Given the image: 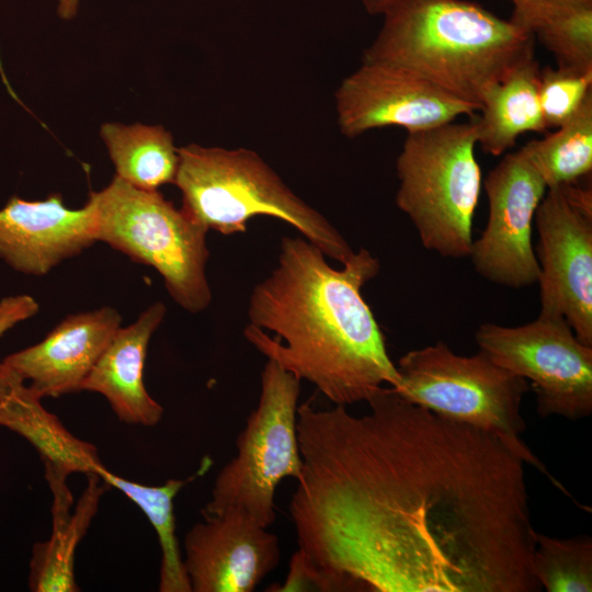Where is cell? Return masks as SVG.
<instances>
[{
    "label": "cell",
    "mask_w": 592,
    "mask_h": 592,
    "mask_svg": "<svg viewBox=\"0 0 592 592\" xmlns=\"http://www.w3.org/2000/svg\"><path fill=\"white\" fill-rule=\"evenodd\" d=\"M0 426L25 439L38 453L45 478L68 479L72 474H98L109 469L96 447L72 435L42 398L12 368L0 361Z\"/></svg>",
    "instance_id": "17"
},
{
    "label": "cell",
    "mask_w": 592,
    "mask_h": 592,
    "mask_svg": "<svg viewBox=\"0 0 592 592\" xmlns=\"http://www.w3.org/2000/svg\"><path fill=\"white\" fill-rule=\"evenodd\" d=\"M534 224L540 312L565 318L592 346V192L578 183L549 187Z\"/></svg>",
    "instance_id": "10"
},
{
    "label": "cell",
    "mask_w": 592,
    "mask_h": 592,
    "mask_svg": "<svg viewBox=\"0 0 592 592\" xmlns=\"http://www.w3.org/2000/svg\"><path fill=\"white\" fill-rule=\"evenodd\" d=\"M488 219L469 257L483 278L510 288L538 282L539 264L532 241L536 209L547 184L522 147L505 155L483 180Z\"/></svg>",
    "instance_id": "11"
},
{
    "label": "cell",
    "mask_w": 592,
    "mask_h": 592,
    "mask_svg": "<svg viewBox=\"0 0 592 592\" xmlns=\"http://www.w3.org/2000/svg\"><path fill=\"white\" fill-rule=\"evenodd\" d=\"M401 0H362L365 11L371 15H383Z\"/></svg>",
    "instance_id": "29"
},
{
    "label": "cell",
    "mask_w": 592,
    "mask_h": 592,
    "mask_svg": "<svg viewBox=\"0 0 592 592\" xmlns=\"http://www.w3.org/2000/svg\"><path fill=\"white\" fill-rule=\"evenodd\" d=\"M560 68L592 72V5L562 14L539 26L534 36Z\"/></svg>",
    "instance_id": "24"
},
{
    "label": "cell",
    "mask_w": 592,
    "mask_h": 592,
    "mask_svg": "<svg viewBox=\"0 0 592 592\" xmlns=\"http://www.w3.org/2000/svg\"><path fill=\"white\" fill-rule=\"evenodd\" d=\"M89 198L96 241L157 270L171 298L186 311L198 314L210 305L205 227L158 190L138 189L117 175Z\"/></svg>",
    "instance_id": "6"
},
{
    "label": "cell",
    "mask_w": 592,
    "mask_h": 592,
    "mask_svg": "<svg viewBox=\"0 0 592 592\" xmlns=\"http://www.w3.org/2000/svg\"><path fill=\"white\" fill-rule=\"evenodd\" d=\"M592 72L560 67L539 70L538 98L546 127L558 128L570 121L592 93Z\"/></svg>",
    "instance_id": "25"
},
{
    "label": "cell",
    "mask_w": 592,
    "mask_h": 592,
    "mask_svg": "<svg viewBox=\"0 0 592 592\" xmlns=\"http://www.w3.org/2000/svg\"><path fill=\"white\" fill-rule=\"evenodd\" d=\"M475 339L494 363L530 382L540 417L578 420L591 414L592 346L561 316L539 312L517 327L481 323Z\"/></svg>",
    "instance_id": "9"
},
{
    "label": "cell",
    "mask_w": 592,
    "mask_h": 592,
    "mask_svg": "<svg viewBox=\"0 0 592 592\" xmlns=\"http://www.w3.org/2000/svg\"><path fill=\"white\" fill-rule=\"evenodd\" d=\"M334 100L339 129L348 138L391 126L423 132L478 111L403 69L364 61L342 80Z\"/></svg>",
    "instance_id": "12"
},
{
    "label": "cell",
    "mask_w": 592,
    "mask_h": 592,
    "mask_svg": "<svg viewBox=\"0 0 592 592\" xmlns=\"http://www.w3.org/2000/svg\"><path fill=\"white\" fill-rule=\"evenodd\" d=\"M392 387L408 401L453 421L493 433L566 491L521 440V414L528 382L494 363L485 352L454 353L443 341L403 354Z\"/></svg>",
    "instance_id": "7"
},
{
    "label": "cell",
    "mask_w": 592,
    "mask_h": 592,
    "mask_svg": "<svg viewBox=\"0 0 592 592\" xmlns=\"http://www.w3.org/2000/svg\"><path fill=\"white\" fill-rule=\"evenodd\" d=\"M474 122L408 133L396 161V204L422 246L445 258L469 257L481 191Z\"/></svg>",
    "instance_id": "5"
},
{
    "label": "cell",
    "mask_w": 592,
    "mask_h": 592,
    "mask_svg": "<svg viewBox=\"0 0 592 592\" xmlns=\"http://www.w3.org/2000/svg\"><path fill=\"white\" fill-rule=\"evenodd\" d=\"M183 546L192 592H252L281 561L278 537L236 509L204 515Z\"/></svg>",
    "instance_id": "13"
},
{
    "label": "cell",
    "mask_w": 592,
    "mask_h": 592,
    "mask_svg": "<svg viewBox=\"0 0 592 592\" xmlns=\"http://www.w3.org/2000/svg\"><path fill=\"white\" fill-rule=\"evenodd\" d=\"M271 592L322 591L335 592L329 578L322 573L303 553L297 549L289 561L288 573L281 584H272Z\"/></svg>",
    "instance_id": "27"
},
{
    "label": "cell",
    "mask_w": 592,
    "mask_h": 592,
    "mask_svg": "<svg viewBox=\"0 0 592 592\" xmlns=\"http://www.w3.org/2000/svg\"><path fill=\"white\" fill-rule=\"evenodd\" d=\"M38 303L30 295L7 296L0 299V337L15 325L35 316Z\"/></svg>",
    "instance_id": "28"
},
{
    "label": "cell",
    "mask_w": 592,
    "mask_h": 592,
    "mask_svg": "<svg viewBox=\"0 0 592 592\" xmlns=\"http://www.w3.org/2000/svg\"><path fill=\"white\" fill-rule=\"evenodd\" d=\"M355 415L297 409L298 549L335 591L537 592L525 460L382 386Z\"/></svg>",
    "instance_id": "1"
},
{
    "label": "cell",
    "mask_w": 592,
    "mask_h": 592,
    "mask_svg": "<svg viewBox=\"0 0 592 592\" xmlns=\"http://www.w3.org/2000/svg\"><path fill=\"white\" fill-rule=\"evenodd\" d=\"M533 573L547 592L592 591V540L589 536L569 539L534 532Z\"/></svg>",
    "instance_id": "23"
},
{
    "label": "cell",
    "mask_w": 592,
    "mask_h": 592,
    "mask_svg": "<svg viewBox=\"0 0 592 592\" xmlns=\"http://www.w3.org/2000/svg\"><path fill=\"white\" fill-rule=\"evenodd\" d=\"M101 137L116 175L125 182L147 191L174 183L179 152L164 127L107 123L101 127Z\"/></svg>",
    "instance_id": "20"
},
{
    "label": "cell",
    "mask_w": 592,
    "mask_h": 592,
    "mask_svg": "<svg viewBox=\"0 0 592 592\" xmlns=\"http://www.w3.org/2000/svg\"><path fill=\"white\" fill-rule=\"evenodd\" d=\"M174 183L182 209L207 230L224 236L247 230L249 219H281L326 257L346 263L355 253L339 230L297 196L255 151L190 144L178 148Z\"/></svg>",
    "instance_id": "4"
},
{
    "label": "cell",
    "mask_w": 592,
    "mask_h": 592,
    "mask_svg": "<svg viewBox=\"0 0 592 592\" xmlns=\"http://www.w3.org/2000/svg\"><path fill=\"white\" fill-rule=\"evenodd\" d=\"M301 237H283L276 266L252 289L246 339L334 405L398 386L385 337L361 289L380 270L361 248L337 270Z\"/></svg>",
    "instance_id": "2"
},
{
    "label": "cell",
    "mask_w": 592,
    "mask_h": 592,
    "mask_svg": "<svg viewBox=\"0 0 592 592\" xmlns=\"http://www.w3.org/2000/svg\"><path fill=\"white\" fill-rule=\"evenodd\" d=\"M87 478L73 512L67 480L46 479L53 493L52 534L32 548L29 588L33 592L79 591L75 577L76 549L99 510L101 497L110 488L98 474Z\"/></svg>",
    "instance_id": "18"
},
{
    "label": "cell",
    "mask_w": 592,
    "mask_h": 592,
    "mask_svg": "<svg viewBox=\"0 0 592 592\" xmlns=\"http://www.w3.org/2000/svg\"><path fill=\"white\" fill-rule=\"evenodd\" d=\"M96 241L92 201L79 209L60 194L43 201L11 196L0 209V258L15 271L42 276Z\"/></svg>",
    "instance_id": "14"
},
{
    "label": "cell",
    "mask_w": 592,
    "mask_h": 592,
    "mask_svg": "<svg viewBox=\"0 0 592 592\" xmlns=\"http://www.w3.org/2000/svg\"><path fill=\"white\" fill-rule=\"evenodd\" d=\"M166 312L162 303H155L132 325L119 327L81 385V391L101 394L122 422L153 426L163 415L146 389L144 368L149 341Z\"/></svg>",
    "instance_id": "16"
},
{
    "label": "cell",
    "mask_w": 592,
    "mask_h": 592,
    "mask_svg": "<svg viewBox=\"0 0 592 592\" xmlns=\"http://www.w3.org/2000/svg\"><path fill=\"white\" fill-rule=\"evenodd\" d=\"M547 187L578 183L592 170V93L578 113L543 139L523 146Z\"/></svg>",
    "instance_id": "22"
},
{
    "label": "cell",
    "mask_w": 592,
    "mask_h": 592,
    "mask_svg": "<svg viewBox=\"0 0 592 592\" xmlns=\"http://www.w3.org/2000/svg\"><path fill=\"white\" fill-rule=\"evenodd\" d=\"M539 70L534 56L483 94L481 114L473 122L477 145L485 153L501 156L514 147L521 135L547 129L538 98Z\"/></svg>",
    "instance_id": "19"
},
{
    "label": "cell",
    "mask_w": 592,
    "mask_h": 592,
    "mask_svg": "<svg viewBox=\"0 0 592 592\" xmlns=\"http://www.w3.org/2000/svg\"><path fill=\"white\" fill-rule=\"evenodd\" d=\"M121 322L118 311L107 306L69 315L41 342L2 362L42 399L79 392Z\"/></svg>",
    "instance_id": "15"
},
{
    "label": "cell",
    "mask_w": 592,
    "mask_h": 592,
    "mask_svg": "<svg viewBox=\"0 0 592 592\" xmlns=\"http://www.w3.org/2000/svg\"><path fill=\"white\" fill-rule=\"evenodd\" d=\"M57 12L62 19H71L76 15L79 0H57Z\"/></svg>",
    "instance_id": "30"
},
{
    "label": "cell",
    "mask_w": 592,
    "mask_h": 592,
    "mask_svg": "<svg viewBox=\"0 0 592 592\" xmlns=\"http://www.w3.org/2000/svg\"><path fill=\"white\" fill-rule=\"evenodd\" d=\"M300 382L267 358L258 405L237 437V455L214 481L203 515L236 509L262 527L273 524L278 485L285 478L297 480L303 469L297 432Z\"/></svg>",
    "instance_id": "8"
},
{
    "label": "cell",
    "mask_w": 592,
    "mask_h": 592,
    "mask_svg": "<svg viewBox=\"0 0 592 592\" xmlns=\"http://www.w3.org/2000/svg\"><path fill=\"white\" fill-rule=\"evenodd\" d=\"M362 61L403 69L480 109L486 91L535 56L534 34L468 0H401Z\"/></svg>",
    "instance_id": "3"
},
{
    "label": "cell",
    "mask_w": 592,
    "mask_h": 592,
    "mask_svg": "<svg viewBox=\"0 0 592 592\" xmlns=\"http://www.w3.org/2000/svg\"><path fill=\"white\" fill-rule=\"evenodd\" d=\"M513 4L510 19L521 27L534 32L543 24L576 9L591 7L592 0H508Z\"/></svg>",
    "instance_id": "26"
},
{
    "label": "cell",
    "mask_w": 592,
    "mask_h": 592,
    "mask_svg": "<svg viewBox=\"0 0 592 592\" xmlns=\"http://www.w3.org/2000/svg\"><path fill=\"white\" fill-rule=\"evenodd\" d=\"M192 479H169L161 486H147L112 471L103 478L134 502L155 528L161 548L160 592H192L175 534L174 516V498Z\"/></svg>",
    "instance_id": "21"
}]
</instances>
